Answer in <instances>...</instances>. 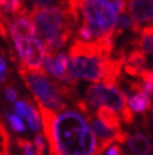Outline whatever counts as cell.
Segmentation results:
<instances>
[{
    "instance_id": "5b68a950",
    "label": "cell",
    "mask_w": 153,
    "mask_h": 155,
    "mask_svg": "<svg viewBox=\"0 0 153 155\" xmlns=\"http://www.w3.org/2000/svg\"><path fill=\"white\" fill-rule=\"evenodd\" d=\"M87 105L92 108L108 107L118 114L126 124H132L134 120L133 111L128 106V96L122 92L116 84H104L102 82L88 86L86 91Z\"/></svg>"
},
{
    "instance_id": "ffe728a7",
    "label": "cell",
    "mask_w": 153,
    "mask_h": 155,
    "mask_svg": "<svg viewBox=\"0 0 153 155\" xmlns=\"http://www.w3.org/2000/svg\"><path fill=\"white\" fill-rule=\"evenodd\" d=\"M4 95H5V98H6L9 102H14V101H17L18 92L15 91L13 87H6V88H5V91H4Z\"/></svg>"
},
{
    "instance_id": "cb8c5ba5",
    "label": "cell",
    "mask_w": 153,
    "mask_h": 155,
    "mask_svg": "<svg viewBox=\"0 0 153 155\" xmlns=\"http://www.w3.org/2000/svg\"><path fill=\"white\" fill-rule=\"evenodd\" d=\"M10 2V0H0V8H2L3 5H5L6 3H9Z\"/></svg>"
},
{
    "instance_id": "7a4b0ae2",
    "label": "cell",
    "mask_w": 153,
    "mask_h": 155,
    "mask_svg": "<svg viewBox=\"0 0 153 155\" xmlns=\"http://www.w3.org/2000/svg\"><path fill=\"white\" fill-rule=\"evenodd\" d=\"M73 3L82 18V25L93 37V43L111 54L118 18L126 9L124 0H73Z\"/></svg>"
},
{
    "instance_id": "6da1fadb",
    "label": "cell",
    "mask_w": 153,
    "mask_h": 155,
    "mask_svg": "<svg viewBox=\"0 0 153 155\" xmlns=\"http://www.w3.org/2000/svg\"><path fill=\"white\" fill-rule=\"evenodd\" d=\"M50 155H101L98 139L82 111H52L39 106Z\"/></svg>"
},
{
    "instance_id": "5bb4252c",
    "label": "cell",
    "mask_w": 153,
    "mask_h": 155,
    "mask_svg": "<svg viewBox=\"0 0 153 155\" xmlns=\"http://www.w3.org/2000/svg\"><path fill=\"white\" fill-rule=\"evenodd\" d=\"M137 47L146 56H153V30H143L139 33Z\"/></svg>"
},
{
    "instance_id": "3957f363",
    "label": "cell",
    "mask_w": 153,
    "mask_h": 155,
    "mask_svg": "<svg viewBox=\"0 0 153 155\" xmlns=\"http://www.w3.org/2000/svg\"><path fill=\"white\" fill-rule=\"evenodd\" d=\"M30 18L47 53H59L70 39L73 27L78 21L68 6L34 9Z\"/></svg>"
},
{
    "instance_id": "44dd1931",
    "label": "cell",
    "mask_w": 153,
    "mask_h": 155,
    "mask_svg": "<svg viewBox=\"0 0 153 155\" xmlns=\"http://www.w3.org/2000/svg\"><path fill=\"white\" fill-rule=\"evenodd\" d=\"M54 2L55 0H33L35 9H45V8H50V5Z\"/></svg>"
},
{
    "instance_id": "ba28073f",
    "label": "cell",
    "mask_w": 153,
    "mask_h": 155,
    "mask_svg": "<svg viewBox=\"0 0 153 155\" xmlns=\"http://www.w3.org/2000/svg\"><path fill=\"white\" fill-rule=\"evenodd\" d=\"M68 64H69V56L63 52L59 53H47L44 61L43 69L48 76H52L67 86H74V82L68 74Z\"/></svg>"
},
{
    "instance_id": "7402d4cb",
    "label": "cell",
    "mask_w": 153,
    "mask_h": 155,
    "mask_svg": "<svg viewBox=\"0 0 153 155\" xmlns=\"http://www.w3.org/2000/svg\"><path fill=\"white\" fill-rule=\"evenodd\" d=\"M105 155H123V153H122L120 146H119L117 143H114L113 145H111L109 148L107 149Z\"/></svg>"
},
{
    "instance_id": "9c48e42d",
    "label": "cell",
    "mask_w": 153,
    "mask_h": 155,
    "mask_svg": "<svg viewBox=\"0 0 153 155\" xmlns=\"http://www.w3.org/2000/svg\"><path fill=\"white\" fill-rule=\"evenodd\" d=\"M10 35L13 41L38 35L30 15L19 14L13 19V21L10 23Z\"/></svg>"
},
{
    "instance_id": "d4e9b609",
    "label": "cell",
    "mask_w": 153,
    "mask_h": 155,
    "mask_svg": "<svg viewBox=\"0 0 153 155\" xmlns=\"http://www.w3.org/2000/svg\"><path fill=\"white\" fill-rule=\"evenodd\" d=\"M0 33H2V35H5V30H4V28H3L2 24H0Z\"/></svg>"
},
{
    "instance_id": "ac0fdd59",
    "label": "cell",
    "mask_w": 153,
    "mask_h": 155,
    "mask_svg": "<svg viewBox=\"0 0 153 155\" xmlns=\"http://www.w3.org/2000/svg\"><path fill=\"white\" fill-rule=\"evenodd\" d=\"M34 146H35V154L36 155H43L45 150V143H44V136L42 134H36L34 137Z\"/></svg>"
},
{
    "instance_id": "7c38bea8",
    "label": "cell",
    "mask_w": 153,
    "mask_h": 155,
    "mask_svg": "<svg viewBox=\"0 0 153 155\" xmlns=\"http://www.w3.org/2000/svg\"><path fill=\"white\" fill-rule=\"evenodd\" d=\"M146 69V54L141 49H134L124 59V71L131 76H138Z\"/></svg>"
},
{
    "instance_id": "d6986e66",
    "label": "cell",
    "mask_w": 153,
    "mask_h": 155,
    "mask_svg": "<svg viewBox=\"0 0 153 155\" xmlns=\"http://www.w3.org/2000/svg\"><path fill=\"white\" fill-rule=\"evenodd\" d=\"M18 144L23 150V155H36L33 144L28 140H18Z\"/></svg>"
},
{
    "instance_id": "603a6c76",
    "label": "cell",
    "mask_w": 153,
    "mask_h": 155,
    "mask_svg": "<svg viewBox=\"0 0 153 155\" xmlns=\"http://www.w3.org/2000/svg\"><path fill=\"white\" fill-rule=\"evenodd\" d=\"M6 77V63L4 58L0 56V82H3Z\"/></svg>"
},
{
    "instance_id": "52a82bcc",
    "label": "cell",
    "mask_w": 153,
    "mask_h": 155,
    "mask_svg": "<svg viewBox=\"0 0 153 155\" xmlns=\"http://www.w3.org/2000/svg\"><path fill=\"white\" fill-rule=\"evenodd\" d=\"M128 14L133 20V32L153 30V0H131Z\"/></svg>"
},
{
    "instance_id": "e0dca14e",
    "label": "cell",
    "mask_w": 153,
    "mask_h": 155,
    "mask_svg": "<svg viewBox=\"0 0 153 155\" xmlns=\"http://www.w3.org/2000/svg\"><path fill=\"white\" fill-rule=\"evenodd\" d=\"M8 120H9V124L10 126L14 131H17V133H25V124L23 122V120L19 117L18 115L15 114H8Z\"/></svg>"
},
{
    "instance_id": "8992f818",
    "label": "cell",
    "mask_w": 153,
    "mask_h": 155,
    "mask_svg": "<svg viewBox=\"0 0 153 155\" xmlns=\"http://www.w3.org/2000/svg\"><path fill=\"white\" fill-rule=\"evenodd\" d=\"M13 42L23 67L30 71H39L43 68L45 57H47V49L39 37L34 35L29 38H21Z\"/></svg>"
},
{
    "instance_id": "2e32d148",
    "label": "cell",
    "mask_w": 153,
    "mask_h": 155,
    "mask_svg": "<svg viewBox=\"0 0 153 155\" xmlns=\"http://www.w3.org/2000/svg\"><path fill=\"white\" fill-rule=\"evenodd\" d=\"M126 29H133V20L131 15L127 13H122L117 21V28H116V35L122 33Z\"/></svg>"
},
{
    "instance_id": "8fae6325",
    "label": "cell",
    "mask_w": 153,
    "mask_h": 155,
    "mask_svg": "<svg viewBox=\"0 0 153 155\" xmlns=\"http://www.w3.org/2000/svg\"><path fill=\"white\" fill-rule=\"evenodd\" d=\"M126 144L131 155H149L152 151V141L144 134L129 135Z\"/></svg>"
},
{
    "instance_id": "30bf717a",
    "label": "cell",
    "mask_w": 153,
    "mask_h": 155,
    "mask_svg": "<svg viewBox=\"0 0 153 155\" xmlns=\"http://www.w3.org/2000/svg\"><path fill=\"white\" fill-rule=\"evenodd\" d=\"M132 96L128 97V106L134 114H142L146 112L147 110L151 108V97L147 96L142 91L141 83H136L132 87Z\"/></svg>"
},
{
    "instance_id": "4fadbf2b",
    "label": "cell",
    "mask_w": 153,
    "mask_h": 155,
    "mask_svg": "<svg viewBox=\"0 0 153 155\" xmlns=\"http://www.w3.org/2000/svg\"><path fill=\"white\" fill-rule=\"evenodd\" d=\"M95 115L101 119L104 124H107L108 126H111L112 129H116V130H120V117L119 115L116 114L114 111H112L111 108L108 107H99Z\"/></svg>"
},
{
    "instance_id": "9a60e30c",
    "label": "cell",
    "mask_w": 153,
    "mask_h": 155,
    "mask_svg": "<svg viewBox=\"0 0 153 155\" xmlns=\"http://www.w3.org/2000/svg\"><path fill=\"white\" fill-rule=\"evenodd\" d=\"M142 91L149 97H153V71L144 69L139 74Z\"/></svg>"
},
{
    "instance_id": "277c9868",
    "label": "cell",
    "mask_w": 153,
    "mask_h": 155,
    "mask_svg": "<svg viewBox=\"0 0 153 155\" xmlns=\"http://www.w3.org/2000/svg\"><path fill=\"white\" fill-rule=\"evenodd\" d=\"M23 80L32 91L39 106L49 108L52 111L65 110V97H69L70 88L67 84H59L50 80L44 69L30 71L24 67L20 68Z\"/></svg>"
}]
</instances>
